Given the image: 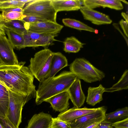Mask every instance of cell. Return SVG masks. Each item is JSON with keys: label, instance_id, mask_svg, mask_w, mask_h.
I'll list each match as a JSON object with an SVG mask.
<instances>
[{"label": "cell", "instance_id": "cell-1", "mask_svg": "<svg viewBox=\"0 0 128 128\" xmlns=\"http://www.w3.org/2000/svg\"><path fill=\"white\" fill-rule=\"evenodd\" d=\"M25 62L17 65L0 66V82L11 91L26 98H36L34 77Z\"/></svg>", "mask_w": 128, "mask_h": 128}, {"label": "cell", "instance_id": "cell-2", "mask_svg": "<svg viewBox=\"0 0 128 128\" xmlns=\"http://www.w3.org/2000/svg\"><path fill=\"white\" fill-rule=\"evenodd\" d=\"M77 78L70 71H64L57 76L46 78L40 82L36 91V104H40L49 98L67 91Z\"/></svg>", "mask_w": 128, "mask_h": 128}, {"label": "cell", "instance_id": "cell-3", "mask_svg": "<svg viewBox=\"0 0 128 128\" xmlns=\"http://www.w3.org/2000/svg\"><path fill=\"white\" fill-rule=\"evenodd\" d=\"M69 68L70 71L78 78L88 83L100 81L105 76L103 72L83 58L76 59L70 64Z\"/></svg>", "mask_w": 128, "mask_h": 128}, {"label": "cell", "instance_id": "cell-4", "mask_svg": "<svg viewBox=\"0 0 128 128\" xmlns=\"http://www.w3.org/2000/svg\"><path fill=\"white\" fill-rule=\"evenodd\" d=\"M53 54L50 49L44 48L36 53L30 60L28 68L34 77L40 82L48 77Z\"/></svg>", "mask_w": 128, "mask_h": 128}, {"label": "cell", "instance_id": "cell-5", "mask_svg": "<svg viewBox=\"0 0 128 128\" xmlns=\"http://www.w3.org/2000/svg\"><path fill=\"white\" fill-rule=\"evenodd\" d=\"M23 12L26 15L35 16L47 21L56 22L57 12L51 0H34L26 4Z\"/></svg>", "mask_w": 128, "mask_h": 128}, {"label": "cell", "instance_id": "cell-6", "mask_svg": "<svg viewBox=\"0 0 128 128\" xmlns=\"http://www.w3.org/2000/svg\"><path fill=\"white\" fill-rule=\"evenodd\" d=\"M8 92L9 104L6 117L15 127L18 128L22 122L23 108L28 101L26 98L9 90Z\"/></svg>", "mask_w": 128, "mask_h": 128}, {"label": "cell", "instance_id": "cell-7", "mask_svg": "<svg viewBox=\"0 0 128 128\" xmlns=\"http://www.w3.org/2000/svg\"><path fill=\"white\" fill-rule=\"evenodd\" d=\"M24 40V48L42 46L47 48L53 42L57 40L54 37L57 35L40 34L27 31L23 35Z\"/></svg>", "mask_w": 128, "mask_h": 128}, {"label": "cell", "instance_id": "cell-8", "mask_svg": "<svg viewBox=\"0 0 128 128\" xmlns=\"http://www.w3.org/2000/svg\"><path fill=\"white\" fill-rule=\"evenodd\" d=\"M24 22L27 31L40 34L57 35L64 27L57 22L49 21L32 23Z\"/></svg>", "mask_w": 128, "mask_h": 128}, {"label": "cell", "instance_id": "cell-9", "mask_svg": "<svg viewBox=\"0 0 128 128\" xmlns=\"http://www.w3.org/2000/svg\"><path fill=\"white\" fill-rule=\"evenodd\" d=\"M106 109L105 106L100 107L96 112L82 116L70 122L71 128H86L96 122L104 120Z\"/></svg>", "mask_w": 128, "mask_h": 128}, {"label": "cell", "instance_id": "cell-10", "mask_svg": "<svg viewBox=\"0 0 128 128\" xmlns=\"http://www.w3.org/2000/svg\"><path fill=\"white\" fill-rule=\"evenodd\" d=\"M13 49L6 36H0V58L2 65L11 66L18 64Z\"/></svg>", "mask_w": 128, "mask_h": 128}, {"label": "cell", "instance_id": "cell-11", "mask_svg": "<svg viewBox=\"0 0 128 128\" xmlns=\"http://www.w3.org/2000/svg\"><path fill=\"white\" fill-rule=\"evenodd\" d=\"M80 10L84 19L94 24H109L112 22L108 15L86 6H82Z\"/></svg>", "mask_w": 128, "mask_h": 128}, {"label": "cell", "instance_id": "cell-12", "mask_svg": "<svg viewBox=\"0 0 128 128\" xmlns=\"http://www.w3.org/2000/svg\"><path fill=\"white\" fill-rule=\"evenodd\" d=\"M100 108H88L85 107L78 108L74 107L60 112L57 118L62 121L71 122L74 120L86 115L94 113Z\"/></svg>", "mask_w": 128, "mask_h": 128}, {"label": "cell", "instance_id": "cell-13", "mask_svg": "<svg viewBox=\"0 0 128 128\" xmlns=\"http://www.w3.org/2000/svg\"><path fill=\"white\" fill-rule=\"evenodd\" d=\"M68 91L70 99L74 107L80 108L83 105L86 97L82 90L80 79L76 78L69 88Z\"/></svg>", "mask_w": 128, "mask_h": 128}, {"label": "cell", "instance_id": "cell-14", "mask_svg": "<svg viewBox=\"0 0 128 128\" xmlns=\"http://www.w3.org/2000/svg\"><path fill=\"white\" fill-rule=\"evenodd\" d=\"M69 95L67 90L54 95L45 102L49 103L54 110L61 112L68 109L69 107Z\"/></svg>", "mask_w": 128, "mask_h": 128}, {"label": "cell", "instance_id": "cell-15", "mask_svg": "<svg viewBox=\"0 0 128 128\" xmlns=\"http://www.w3.org/2000/svg\"><path fill=\"white\" fill-rule=\"evenodd\" d=\"M82 2L83 6L92 9L100 7L117 10L123 8V5L120 0H83Z\"/></svg>", "mask_w": 128, "mask_h": 128}, {"label": "cell", "instance_id": "cell-16", "mask_svg": "<svg viewBox=\"0 0 128 128\" xmlns=\"http://www.w3.org/2000/svg\"><path fill=\"white\" fill-rule=\"evenodd\" d=\"M52 117L44 112L34 115L29 121L26 128H49Z\"/></svg>", "mask_w": 128, "mask_h": 128}, {"label": "cell", "instance_id": "cell-17", "mask_svg": "<svg viewBox=\"0 0 128 128\" xmlns=\"http://www.w3.org/2000/svg\"><path fill=\"white\" fill-rule=\"evenodd\" d=\"M51 1L57 13L62 11L78 10L82 4L80 0H51Z\"/></svg>", "mask_w": 128, "mask_h": 128}, {"label": "cell", "instance_id": "cell-18", "mask_svg": "<svg viewBox=\"0 0 128 128\" xmlns=\"http://www.w3.org/2000/svg\"><path fill=\"white\" fill-rule=\"evenodd\" d=\"M68 65V60L65 56L60 52H54L49 72L47 78L54 76L58 71Z\"/></svg>", "mask_w": 128, "mask_h": 128}, {"label": "cell", "instance_id": "cell-19", "mask_svg": "<svg viewBox=\"0 0 128 128\" xmlns=\"http://www.w3.org/2000/svg\"><path fill=\"white\" fill-rule=\"evenodd\" d=\"M105 88L101 84L97 87H90L88 90L86 102L90 106H94L103 100L102 94Z\"/></svg>", "mask_w": 128, "mask_h": 128}, {"label": "cell", "instance_id": "cell-20", "mask_svg": "<svg viewBox=\"0 0 128 128\" xmlns=\"http://www.w3.org/2000/svg\"><path fill=\"white\" fill-rule=\"evenodd\" d=\"M4 28L5 33L8 36V39L14 48H16L20 50L24 48V40L23 35L4 27Z\"/></svg>", "mask_w": 128, "mask_h": 128}, {"label": "cell", "instance_id": "cell-21", "mask_svg": "<svg viewBox=\"0 0 128 128\" xmlns=\"http://www.w3.org/2000/svg\"><path fill=\"white\" fill-rule=\"evenodd\" d=\"M128 118V108L126 106L106 114L104 121L112 124Z\"/></svg>", "mask_w": 128, "mask_h": 128}, {"label": "cell", "instance_id": "cell-22", "mask_svg": "<svg viewBox=\"0 0 128 128\" xmlns=\"http://www.w3.org/2000/svg\"><path fill=\"white\" fill-rule=\"evenodd\" d=\"M9 98L8 90L0 84V119L6 117L8 107Z\"/></svg>", "mask_w": 128, "mask_h": 128}, {"label": "cell", "instance_id": "cell-23", "mask_svg": "<svg viewBox=\"0 0 128 128\" xmlns=\"http://www.w3.org/2000/svg\"><path fill=\"white\" fill-rule=\"evenodd\" d=\"M64 50L66 52L77 53L83 48L85 44L82 42L74 36L66 38L63 42Z\"/></svg>", "mask_w": 128, "mask_h": 128}, {"label": "cell", "instance_id": "cell-24", "mask_svg": "<svg viewBox=\"0 0 128 128\" xmlns=\"http://www.w3.org/2000/svg\"><path fill=\"white\" fill-rule=\"evenodd\" d=\"M2 24L4 27L23 35L27 31L25 27V22L22 20H2Z\"/></svg>", "mask_w": 128, "mask_h": 128}, {"label": "cell", "instance_id": "cell-25", "mask_svg": "<svg viewBox=\"0 0 128 128\" xmlns=\"http://www.w3.org/2000/svg\"><path fill=\"white\" fill-rule=\"evenodd\" d=\"M62 22L66 26L79 30H85L94 32L95 29L79 20L70 18H64Z\"/></svg>", "mask_w": 128, "mask_h": 128}, {"label": "cell", "instance_id": "cell-26", "mask_svg": "<svg viewBox=\"0 0 128 128\" xmlns=\"http://www.w3.org/2000/svg\"><path fill=\"white\" fill-rule=\"evenodd\" d=\"M128 70H126L118 81L112 87L105 88V92H113L128 89Z\"/></svg>", "mask_w": 128, "mask_h": 128}, {"label": "cell", "instance_id": "cell-27", "mask_svg": "<svg viewBox=\"0 0 128 128\" xmlns=\"http://www.w3.org/2000/svg\"><path fill=\"white\" fill-rule=\"evenodd\" d=\"M2 12L1 14L2 20H22L26 16L24 14L23 12H6L1 10Z\"/></svg>", "mask_w": 128, "mask_h": 128}, {"label": "cell", "instance_id": "cell-28", "mask_svg": "<svg viewBox=\"0 0 128 128\" xmlns=\"http://www.w3.org/2000/svg\"><path fill=\"white\" fill-rule=\"evenodd\" d=\"M26 4L18 0H6L0 2V9L18 7L23 8Z\"/></svg>", "mask_w": 128, "mask_h": 128}, {"label": "cell", "instance_id": "cell-29", "mask_svg": "<svg viewBox=\"0 0 128 128\" xmlns=\"http://www.w3.org/2000/svg\"><path fill=\"white\" fill-rule=\"evenodd\" d=\"M49 128H71L70 122L60 120L57 117L52 118Z\"/></svg>", "mask_w": 128, "mask_h": 128}, {"label": "cell", "instance_id": "cell-30", "mask_svg": "<svg viewBox=\"0 0 128 128\" xmlns=\"http://www.w3.org/2000/svg\"><path fill=\"white\" fill-rule=\"evenodd\" d=\"M26 16V17L24 18L22 20L25 22L32 23L47 21L36 16L30 15Z\"/></svg>", "mask_w": 128, "mask_h": 128}, {"label": "cell", "instance_id": "cell-31", "mask_svg": "<svg viewBox=\"0 0 128 128\" xmlns=\"http://www.w3.org/2000/svg\"><path fill=\"white\" fill-rule=\"evenodd\" d=\"M114 128H128V118L112 124Z\"/></svg>", "mask_w": 128, "mask_h": 128}, {"label": "cell", "instance_id": "cell-32", "mask_svg": "<svg viewBox=\"0 0 128 128\" xmlns=\"http://www.w3.org/2000/svg\"><path fill=\"white\" fill-rule=\"evenodd\" d=\"M119 23L123 30L124 34L128 38V22L123 19H122L120 21Z\"/></svg>", "mask_w": 128, "mask_h": 128}, {"label": "cell", "instance_id": "cell-33", "mask_svg": "<svg viewBox=\"0 0 128 128\" xmlns=\"http://www.w3.org/2000/svg\"><path fill=\"white\" fill-rule=\"evenodd\" d=\"M0 120L4 128H18L15 127L6 117L3 119H0Z\"/></svg>", "mask_w": 128, "mask_h": 128}, {"label": "cell", "instance_id": "cell-34", "mask_svg": "<svg viewBox=\"0 0 128 128\" xmlns=\"http://www.w3.org/2000/svg\"><path fill=\"white\" fill-rule=\"evenodd\" d=\"M98 128H114L112 126V124L103 121L97 125L96 126Z\"/></svg>", "mask_w": 128, "mask_h": 128}, {"label": "cell", "instance_id": "cell-35", "mask_svg": "<svg viewBox=\"0 0 128 128\" xmlns=\"http://www.w3.org/2000/svg\"><path fill=\"white\" fill-rule=\"evenodd\" d=\"M23 8H20L16 7L12 8H9L0 9V10H3L6 12H23Z\"/></svg>", "mask_w": 128, "mask_h": 128}, {"label": "cell", "instance_id": "cell-36", "mask_svg": "<svg viewBox=\"0 0 128 128\" xmlns=\"http://www.w3.org/2000/svg\"><path fill=\"white\" fill-rule=\"evenodd\" d=\"M112 25L114 27L117 29L119 31V32H120L121 34L122 35L123 38L124 39L126 42V43L127 44L128 46V38L125 36V35L120 30L119 28V27L118 26V24L116 23H113L112 24Z\"/></svg>", "mask_w": 128, "mask_h": 128}, {"label": "cell", "instance_id": "cell-37", "mask_svg": "<svg viewBox=\"0 0 128 128\" xmlns=\"http://www.w3.org/2000/svg\"><path fill=\"white\" fill-rule=\"evenodd\" d=\"M6 33L3 24L0 23V36H6Z\"/></svg>", "mask_w": 128, "mask_h": 128}, {"label": "cell", "instance_id": "cell-38", "mask_svg": "<svg viewBox=\"0 0 128 128\" xmlns=\"http://www.w3.org/2000/svg\"><path fill=\"white\" fill-rule=\"evenodd\" d=\"M122 16L125 19V21L128 22V14L126 13L122 12L121 13Z\"/></svg>", "mask_w": 128, "mask_h": 128}, {"label": "cell", "instance_id": "cell-39", "mask_svg": "<svg viewBox=\"0 0 128 128\" xmlns=\"http://www.w3.org/2000/svg\"><path fill=\"white\" fill-rule=\"evenodd\" d=\"M19 1L24 3L26 4L28 3L33 1L34 0H18Z\"/></svg>", "mask_w": 128, "mask_h": 128}, {"label": "cell", "instance_id": "cell-40", "mask_svg": "<svg viewBox=\"0 0 128 128\" xmlns=\"http://www.w3.org/2000/svg\"><path fill=\"white\" fill-rule=\"evenodd\" d=\"M120 0L121 2H122L126 4H128V2L127 1H126V0Z\"/></svg>", "mask_w": 128, "mask_h": 128}, {"label": "cell", "instance_id": "cell-41", "mask_svg": "<svg viewBox=\"0 0 128 128\" xmlns=\"http://www.w3.org/2000/svg\"><path fill=\"white\" fill-rule=\"evenodd\" d=\"M94 32L96 34H97L98 33V30L97 29H95Z\"/></svg>", "mask_w": 128, "mask_h": 128}, {"label": "cell", "instance_id": "cell-42", "mask_svg": "<svg viewBox=\"0 0 128 128\" xmlns=\"http://www.w3.org/2000/svg\"><path fill=\"white\" fill-rule=\"evenodd\" d=\"M0 128H4L2 124L0 123Z\"/></svg>", "mask_w": 128, "mask_h": 128}, {"label": "cell", "instance_id": "cell-43", "mask_svg": "<svg viewBox=\"0 0 128 128\" xmlns=\"http://www.w3.org/2000/svg\"><path fill=\"white\" fill-rule=\"evenodd\" d=\"M0 23L2 24V20L1 19V14H0Z\"/></svg>", "mask_w": 128, "mask_h": 128}, {"label": "cell", "instance_id": "cell-44", "mask_svg": "<svg viewBox=\"0 0 128 128\" xmlns=\"http://www.w3.org/2000/svg\"><path fill=\"white\" fill-rule=\"evenodd\" d=\"M2 62L0 58V66L2 65Z\"/></svg>", "mask_w": 128, "mask_h": 128}, {"label": "cell", "instance_id": "cell-45", "mask_svg": "<svg viewBox=\"0 0 128 128\" xmlns=\"http://www.w3.org/2000/svg\"><path fill=\"white\" fill-rule=\"evenodd\" d=\"M4 0H0V2L4 1Z\"/></svg>", "mask_w": 128, "mask_h": 128}, {"label": "cell", "instance_id": "cell-46", "mask_svg": "<svg viewBox=\"0 0 128 128\" xmlns=\"http://www.w3.org/2000/svg\"><path fill=\"white\" fill-rule=\"evenodd\" d=\"M93 128H98L96 127V126H95Z\"/></svg>", "mask_w": 128, "mask_h": 128}, {"label": "cell", "instance_id": "cell-47", "mask_svg": "<svg viewBox=\"0 0 128 128\" xmlns=\"http://www.w3.org/2000/svg\"><path fill=\"white\" fill-rule=\"evenodd\" d=\"M0 84H1V83L0 82Z\"/></svg>", "mask_w": 128, "mask_h": 128}]
</instances>
